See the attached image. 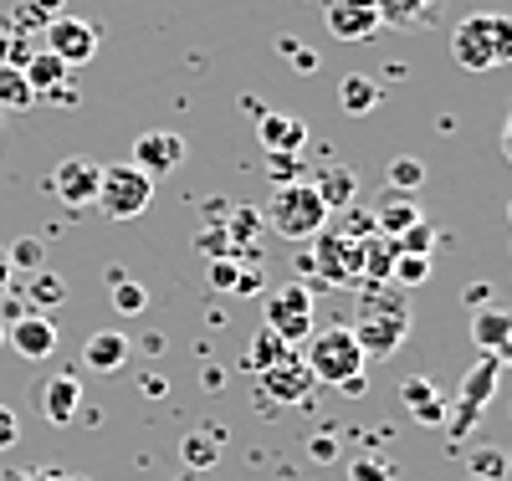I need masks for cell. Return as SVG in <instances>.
<instances>
[{
    "mask_svg": "<svg viewBox=\"0 0 512 481\" xmlns=\"http://www.w3.org/2000/svg\"><path fill=\"white\" fill-rule=\"evenodd\" d=\"M379 6V26H395V31H425L436 16V0H374Z\"/></svg>",
    "mask_w": 512,
    "mask_h": 481,
    "instance_id": "cell-21",
    "label": "cell"
},
{
    "mask_svg": "<svg viewBox=\"0 0 512 481\" xmlns=\"http://www.w3.org/2000/svg\"><path fill=\"white\" fill-rule=\"evenodd\" d=\"M349 476L354 481H395V466H384V461H354Z\"/></svg>",
    "mask_w": 512,
    "mask_h": 481,
    "instance_id": "cell-35",
    "label": "cell"
},
{
    "mask_svg": "<svg viewBox=\"0 0 512 481\" xmlns=\"http://www.w3.org/2000/svg\"><path fill=\"white\" fill-rule=\"evenodd\" d=\"M507 246H512V241H507Z\"/></svg>",
    "mask_w": 512,
    "mask_h": 481,
    "instance_id": "cell-49",
    "label": "cell"
},
{
    "mask_svg": "<svg viewBox=\"0 0 512 481\" xmlns=\"http://www.w3.org/2000/svg\"><path fill=\"white\" fill-rule=\"evenodd\" d=\"M297 359L308 364L313 384H333V389H344L349 379H359L364 364H369V359H364V348L354 343L349 328H313Z\"/></svg>",
    "mask_w": 512,
    "mask_h": 481,
    "instance_id": "cell-2",
    "label": "cell"
},
{
    "mask_svg": "<svg viewBox=\"0 0 512 481\" xmlns=\"http://www.w3.org/2000/svg\"><path fill=\"white\" fill-rule=\"evenodd\" d=\"M359 241H364V236H333V231H318V236H313V267L323 272V282H333V287L364 282Z\"/></svg>",
    "mask_w": 512,
    "mask_h": 481,
    "instance_id": "cell-8",
    "label": "cell"
},
{
    "mask_svg": "<svg viewBox=\"0 0 512 481\" xmlns=\"http://www.w3.org/2000/svg\"><path fill=\"white\" fill-rule=\"evenodd\" d=\"M31 302H36V308H62V302H67V282L57 272H47V267L31 272Z\"/></svg>",
    "mask_w": 512,
    "mask_h": 481,
    "instance_id": "cell-31",
    "label": "cell"
},
{
    "mask_svg": "<svg viewBox=\"0 0 512 481\" xmlns=\"http://www.w3.org/2000/svg\"><path fill=\"white\" fill-rule=\"evenodd\" d=\"M6 481H62V471H52V466H16V471H6Z\"/></svg>",
    "mask_w": 512,
    "mask_h": 481,
    "instance_id": "cell-37",
    "label": "cell"
},
{
    "mask_svg": "<svg viewBox=\"0 0 512 481\" xmlns=\"http://www.w3.org/2000/svg\"><path fill=\"white\" fill-rule=\"evenodd\" d=\"M180 456H185L190 471H205V466H216V441H210V435H185Z\"/></svg>",
    "mask_w": 512,
    "mask_h": 481,
    "instance_id": "cell-33",
    "label": "cell"
},
{
    "mask_svg": "<svg viewBox=\"0 0 512 481\" xmlns=\"http://www.w3.org/2000/svg\"><path fill=\"white\" fill-rule=\"evenodd\" d=\"M308 456H313V461H333V456H338V435H313Z\"/></svg>",
    "mask_w": 512,
    "mask_h": 481,
    "instance_id": "cell-39",
    "label": "cell"
},
{
    "mask_svg": "<svg viewBox=\"0 0 512 481\" xmlns=\"http://www.w3.org/2000/svg\"><path fill=\"white\" fill-rule=\"evenodd\" d=\"M98 174H103V164L72 154V159H62V164L52 169V195H57L62 205H72V210L88 205V200L98 195Z\"/></svg>",
    "mask_w": 512,
    "mask_h": 481,
    "instance_id": "cell-14",
    "label": "cell"
},
{
    "mask_svg": "<svg viewBox=\"0 0 512 481\" xmlns=\"http://www.w3.org/2000/svg\"><path fill=\"white\" fill-rule=\"evenodd\" d=\"M287 354H297V348H287V343H282L277 333H267V328H262V333L251 338V348H246V369H251V374H262V369L282 364Z\"/></svg>",
    "mask_w": 512,
    "mask_h": 481,
    "instance_id": "cell-27",
    "label": "cell"
},
{
    "mask_svg": "<svg viewBox=\"0 0 512 481\" xmlns=\"http://www.w3.org/2000/svg\"><path fill=\"white\" fill-rule=\"evenodd\" d=\"M425 215H420V205H415V195H395V190H384L379 200H374V231L379 236H390V241H400L410 226H420Z\"/></svg>",
    "mask_w": 512,
    "mask_h": 481,
    "instance_id": "cell-17",
    "label": "cell"
},
{
    "mask_svg": "<svg viewBox=\"0 0 512 481\" xmlns=\"http://www.w3.org/2000/svg\"><path fill=\"white\" fill-rule=\"evenodd\" d=\"M384 190H395V195H420V185H425V164L415 159V154H400V159H390V169H384Z\"/></svg>",
    "mask_w": 512,
    "mask_h": 481,
    "instance_id": "cell-28",
    "label": "cell"
},
{
    "mask_svg": "<svg viewBox=\"0 0 512 481\" xmlns=\"http://www.w3.org/2000/svg\"><path fill=\"white\" fill-rule=\"evenodd\" d=\"M390 282H400V287H420V282H431V256H415V251H395Z\"/></svg>",
    "mask_w": 512,
    "mask_h": 481,
    "instance_id": "cell-30",
    "label": "cell"
},
{
    "mask_svg": "<svg viewBox=\"0 0 512 481\" xmlns=\"http://www.w3.org/2000/svg\"><path fill=\"white\" fill-rule=\"evenodd\" d=\"M0 343H6V328H0Z\"/></svg>",
    "mask_w": 512,
    "mask_h": 481,
    "instance_id": "cell-47",
    "label": "cell"
},
{
    "mask_svg": "<svg viewBox=\"0 0 512 481\" xmlns=\"http://www.w3.org/2000/svg\"><path fill=\"white\" fill-rule=\"evenodd\" d=\"M6 47H11V26H6V16H0V62H6Z\"/></svg>",
    "mask_w": 512,
    "mask_h": 481,
    "instance_id": "cell-44",
    "label": "cell"
},
{
    "mask_svg": "<svg viewBox=\"0 0 512 481\" xmlns=\"http://www.w3.org/2000/svg\"><path fill=\"white\" fill-rule=\"evenodd\" d=\"M149 308V292L139 287V282H118L113 287V313H123V318H139Z\"/></svg>",
    "mask_w": 512,
    "mask_h": 481,
    "instance_id": "cell-32",
    "label": "cell"
},
{
    "mask_svg": "<svg viewBox=\"0 0 512 481\" xmlns=\"http://www.w3.org/2000/svg\"><path fill=\"white\" fill-rule=\"evenodd\" d=\"M21 72H26V82H31V93L41 98H57V103H72L77 93L67 87V77H72V67L62 62V57H52V52H36V57H21Z\"/></svg>",
    "mask_w": 512,
    "mask_h": 481,
    "instance_id": "cell-16",
    "label": "cell"
},
{
    "mask_svg": "<svg viewBox=\"0 0 512 481\" xmlns=\"http://www.w3.org/2000/svg\"><path fill=\"white\" fill-rule=\"evenodd\" d=\"M262 318H267L262 328H267V333H277L287 348H303V343H308V333H313V292H308V287H297V282L277 287V292L267 297Z\"/></svg>",
    "mask_w": 512,
    "mask_h": 481,
    "instance_id": "cell-6",
    "label": "cell"
},
{
    "mask_svg": "<svg viewBox=\"0 0 512 481\" xmlns=\"http://www.w3.org/2000/svg\"><path fill=\"white\" fill-rule=\"evenodd\" d=\"M82 364L93 374H118L128 364V338L123 333H93L88 348H82Z\"/></svg>",
    "mask_w": 512,
    "mask_h": 481,
    "instance_id": "cell-22",
    "label": "cell"
},
{
    "mask_svg": "<svg viewBox=\"0 0 512 481\" xmlns=\"http://www.w3.org/2000/svg\"><path fill=\"white\" fill-rule=\"evenodd\" d=\"M400 400H405V410L420 420V425H446V400H441V389L431 384V379H405L400 384Z\"/></svg>",
    "mask_w": 512,
    "mask_h": 481,
    "instance_id": "cell-20",
    "label": "cell"
},
{
    "mask_svg": "<svg viewBox=\"0 0 512 481\" xmlns=\"http://www.w3.org/2000/svg\"><path fill=\"white\" fill-rule=\"evenodd\" d=\"M497 374H502V364L492 359V354H482V364L461 379V395H456V410H446V425H451V435L456 441H466L472 435V425H477V415H482V405L492 400V389H497Z\"/></svg>",
    "mask_w": 512,
    "mask_h": 481,
    "instance_id": "cell-7",
    "label": "cell"
},
{
    "mask_svg": "<svg viewBox=\"0 0 512 481\" xmlns=\"http://www.w3.org/2000/svg\"><path fill=\"white\" fill-rule=\"evenodd\" d=\"M210 282H216V287H236V261L216 256V261H210Z\"/></svg>",
    "mask_w": 512,
    "mask_h": 481,
    "instance_id": "cell-38",
    "label": "cell"
},
{
    "mask_svg": "<svg viewBox=\"0 0 512 481\" xmlns=\"http://www.w3.org/2000/svg\"><path fill=\"white\" fill-rule=\"evenodd\" d=\"M16 441H21V420H16V410L0 405V451H11Z\"/></svg>",
    "mask_w": 512,
    "mask_h": 481,
    "instance_id": "cell-36",
    "label": "cell"
},
{
    "mask_svg": "<svg viewBox=\"0 0 512 481\" xmlns=\"http://www.w3.org/2000/svg\"><path fill=\"white\" fill-rule=\"evenodd\" d=\"M256 139H262V149L272 154V159H297L308 149V123L303 118H292V113H272V108H262L256 113Z\"/></svg>",
    "mask_w": 512,
    "mask_h": 481,
    "instance_id": "cell-12",
    "label": "cell"
},
{
    "mask_svg": "<svg viewBox=\"0 0 512 481\" xmlns=\"http://www.w3.org/2000/svg\"><path fill=\"white\" fill-rule=\"evenodd\" d=\"M502 154H507V164H512V113H507V123H502Z\"/></svg>",
    "mask_w": 512,
    "mask_h": 481,
    "instance_id": "cell-41",
    "label": "cell"
},
{
    "mask_svg": "<svg viewBox=\"0 0 512 481\" xmlns=\"http://www.w3.org/2000/svg\"><path fill=\"white\" fill-rule=\"evenodd\" d=\"M338 103H344V113H354V118L374 113V103H379V87H374V77L349 72L344 82H338Z\"/></svg>",
    "mask_w": 512,
    "mask_h": 481,
    "instance_id": "cell-24",
    "label": "cell"
},
{
    "mask_svg": "<svg viewBox=\"0 0 512 481\" xmlns=\"http://www.w3.org/2000/svg\"><path fill=\"white\" fill-rule=\"evenodd\" d=\"M57 16H62V0H26L16 26H47V21H57Z\"/></svg>",
    "mask_w": 512,
    "mask_h": 481,
    "instance_id": "cell-34",
    "label": "cell"
},
{
    "mask_svg": "<svg viewBox=\"0 0 512 481\" xmlns=\"http://www.w3.org/2000/svg\"><path fill=\"white\" fill-rule=\"evenodd\" d=\"M6 261H11V272H41L47 267V246H41V236H21V241H11L6 246Z\"/></svg>",
    "mask_w": 512,
    "mask_h": 481,
    "instance_id": "cell-29",
    "label": "cell"
},
{
    "mask_svg": "<svg viewBox=\"0 0 512 481\" xmlns=\"http://www.w3.org/2000/svg\"><path fill=\"white\" fill-rule=\"evenodd\" d=\"M308 185L318 190L323 210H349L354 205V190H359V174L349 164H328V169H318V180H308Z\"/></svg>",
    "mask_w": 512,
    "mask_h": 481,
    "instance_id": "cell-19",
    "label": "cell"
},
{
    "mask_svg": "<svg viewBox=\"0 0 512 481\" xmlns=\"http://www.w3.org/2000/svg\"><path fill=\"white\" fill-rule=\"evenodd\" d=\"M128 164H139L149 180H159V174H169V169L185 164V139H180V134H164V128H149V134H139L134 159H128Z\"/></svg>",
    "mask_w": 512,
    "mask_h": 481,
    "instance_id": "cell-15",
    "label": "cell"
},
{
    "mask_svg": "<svg viewBox=\"0 0 512 481\" xmlns=\"http://www.w3.org/2000/svg\"><path fill=\"white\" fill-rule=\"evenodd\" d=\"M323 221H328V210L308 180H277V190L267 200V226L282 241H313L323 231Z\"/></svg>",
    "mask_w": 512,
    "mask_h": 481,
    "instance_id": "cell-4",
    "label": "cell"
},
{
    "mask_svg": "<svg viewBox=\"0 0 512 481\" xmlns=\"http://www.w3.org/2000/svg\"><path fill=\"white\" fill-rule=\"evenodd\" d=\"M6 338H11L16 354L31 359V364H41V359L57 354V323H52L47 313H16L11 328H6Z\"/></svg>",
    "mask_w": 512,
    "mask_h": 481,
    "instance_id": "cell-13",
    "label": "cell"
},
{
    "mask_svg": "<svg viewBox=\"0 0 512 481\" xmlns=\"http://www.w3.org/2000/svg\"><path fill=\"white\" fill-rule=\"evenodd\" d=\"M175 481H200V476H195V471H185V476H175Z\"/></svg>",
    "mask_w": 512,
    "mask_h": 481,
    "instance_id": "cell-45",
    "label": "cell"
},
{
    "mask_svg": "<svg viewBox=\"0 0 512 481\" xmlns=\"http://www.w3.org/2000/svg\"><path fill=\"white\" fill-rule=\"evenodd\" d=\"M47 52L62 57L67 67H88V62L98 57V26L62 11L57 21H47Z\"/></svg>",
    "mask_w": 512,
    "mask_h": 481,
    "instance_id": "cell-9",
    "label": "cell"
},
{
    "mask_svg": "<svg viewBox=\"0 0 512 481\" xmlns=\"http://www.w3.org/2000/svg\"><path fill=\"white\" fill-rule=\"evenodd\" d=\"M492 359H497V364H502V369H512V338H507V343H502V348H497V354H492Z\"/></svg>",
    "mask_w": 512,
    "mask_h": 481,
    "instance_id": "cell-43",
    "label": "cell"
},
{
    "mask_svg": "<svg viewBox=\"0 0 512 481\" xmlns=\"http://www.w3.org/2000/svg\"><path fill=\"white\" fill-rule=\"evenodd\" d=\"M149 200H154V180L139 164H128V159L123 164H103L93 205L108 215V221H134V215L149 210Z\"/></svg>",
    "mask_w": 512,
    "mask_h": 481,
    "instance_id": "cell-5",
    "label": "cell"
},
{
    "mask_svg": "<svg viewBox=\"0 0 512 481\" xmlns=\"http://www.w3.org/2000/svg\"><path fill=\"white\" fill-rule=\"evenodd\" d=\"M395 241L390 236H379L374 231V241H359V261H364V277H374V282H384L390 277V267H395Z\"/></svg>",
    "mask_w": 512,
    "mask_h": 481,
    "instance_id": "cell-26",
    "label": "cell"
},
{
    "mask_svg": "<svg viewBox=\"0 0 512 481\" xmlns=\"http://www.w3.org/2000/svg\"><path fill=\"white\" fill-rule=\"evenodd\" d=\"M349 333H354V343L364 348V359H390V354H400V343H405V333H410L405 297H395V292L364 297L359 323H354Z\"/></svg>",
    "mask_w": 512,
    "mask_h": 481,
    "instance_id": "cell-3",
    "label": "cell"
},
{
    "mask_svg": "<svg viewBox=\"0 0 512 481\" xmlns=\"http://www.w3.org/2000/svg\"><path fill=\"white\" fill-rule=\"evenodd\" d=\"M256 384H262V395L277 400V405H308L313 400V374H308V364L297 359V354H287L282 364L262 369V374H256Z\"/></svg>",
    "mask_w": 512,
    "mask_h": 481,
    "instance_id": "cell-11",
    "label": "cell"
},
{
    "mask_svg": "<svg viewBox=\"0 0 512 481\" xmlns=\"http://www.w3.org/2000/svg\"><path fill=\"white\" fill-rule=\"evenodd\" d=\"M512 338V318L497 313V308H472V343L482 354H497V348Z\"/></svg>",
    "mask_w": 512,
    "mask_h": 481,
    "instance_id": "cell-23",
    "label": "cell"
},
{
    "mask_svg": "<svg viewBox=\"0 0 512 481\" xmlns=\"http://www.w3.org/2000/svg\"><path fill=\"white\" fill-rule=\"evenodd\" d=\"M323 26L333 41H369L379 31L374 0H323Z\"/></svg>",
    "mask_w": 512,
    "mask_h": 481,
    "instance_id": "cell-10",
    "label": "cell"
},
{
    "mask_svg": "<svg viewBox=\"0 0 512 481\" xmlns=\"http://www.w3.org/2000/svg\"><path fill=\"white\" fill-rule=\"evenodd\" d=\"M451 57L461 72H497L512 62V16L502 11H472L451 31Z\"/></svg>",
    "mask_w": 512,
    "mask_h": 481,
    "instance_id": "cell-1",
    "label": "cell"
},
{
    "mask_svg": "<svg viewBox=\"0 0 512 481\" xmlns=\"http://www.w3.org/2000/svg\"><path fill=\"white\" fill-rule=\"evenodd\" d=\"M507 466H512V456H507Z\"/></svg>",
    "mask_w": 512,
    "mask_h": 481,
    "instance_id": "cell-48",
    "label": "cell"
},
{
    "mask_svg": "<svg viewBox=\"0 0 512 481\" xmlns=\"http://www.w3.org/2000/svg\"><path fill=\"white\" fill-rule=\"evenodd\" d=\"M36 103V93H31V82H26V72H21V62H0V108H31Z\"/></svg>",
    "mask_w": 512,
    "mask_h": 481,
    "instance_id": "cell-25",
    "label": "cell"
},
{
    "mask_svg": "<svg viewBox=\"0 0 512 481\" xmlns=\"http://www.w3.org/2000/svg\"><path fill=\"white\" fill-rule=\"evenodd\" d=\"M507 231H512V200H507Z\"/></svg>",
    "mask_w": 512,
    "mask_h": 481,
    "instance_id": "cell-46",
    "label": "cell"
},
{
    "mask_svg": "<svg viewBox=\"0 0 512 481\" xmlns=\"http://www.w3.org/2000/svg\"><path fill=\"white\" fill-rule=\"evenodd\" d=\"M487 297H492L487 287H472V292H466V302H472V308H487Z\"/></svg>",
    "mask_w": 512,
    "mask_h": 481,
    "instance_id": "cell-42",
    "label": "cell"
},
{
    "mask_svg": "<svg viewBox=\"0 0 512 481\" xmlns=\"http://www.w3.org/2000/svg\"><path fill=\"white\" fill-rule=\"evenodd\" d=\"M36 405H41V415H47L52 425H72L77 405H82V389H77L72 374H57V379H47L36 389Z\"/></svg>",
    "mask_w": 512,
    "mask_h": 481,
    "instance_id": "cell-18",
    "label": "cell"
},
{
    "mask_svg": "<svg viewBox=\"0 0 512 481\" xmlns=\"http://www.w3.org/2000/svg\"><path fill=\"white\" fill-rule=\"evenodd\" d=\"M11 277H16V272H11V261H6V251H0V297H6V287H11Z\"/></svg>",
    "mask_w": 512,
    "mask_h": 481,
    "instance_id": "cell-40",
    "label": "cell"
}]
</instances>
